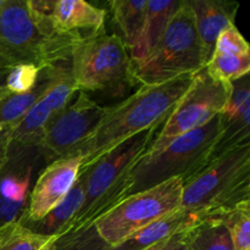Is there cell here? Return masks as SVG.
Listing matches in <instances>:
<instances>
[{
    "label": "cell",
    "instance_id": "cell-1",
    "mask_svg": "<svg viewBox=\"0 0 250 250\" xmlns=\"http://www.w3.org/2000/svg\"><path fill=\"white\" fill-rule=\"evenodd\" d=\"M82 33L56 31L43 1L4 0L0 6V59L6 67L38 68L70 62Z\"/></svg>",
    "mask_w": 250,
    "mask_h": 250
},
{
    "label": "cell",
    "instance_id": "cell-2",
    "mask_svg": "<svg viewBox=\"0 0 250 250\" xmlns=\"http://www.w3.org/2000/svg\"><path fill=\"white\" fill-rule=\"evenodd\" d=\"M193 76H180L164 83L141 85L131 97L107 106L104 119L81 148V168L89 167L104 154L136 134L161 126L190 87Z\"/></svg>",
    "mask_w": 250,
    "mask_h": 250
},
{
    "label": "cell",
    "instance_id": "cell-3",
    "mask_svg": "<svg viewBox=\"0 0 250 250\" xmlns=\"http://www.w3.org/2000/svg\"><path fill=\"white\" fill-rule=\"evenodd\" d=\"M160 127H151L122 142L84 168L87 171L84 200L68 229L93 224L124 199L132 168L146 154Z\"/></svg>",
    "mask_w": 250,
    "mask_h": 250
},
{
    "label": "cell",
    "instance_id": "cell-4",
    "mask_svg": "<svg viewBox=\"0 0 250 250\" xmlns=\"http://www.w3.org/2000/svg\"><path fill=\"white\" fill-rule=\"evenodd\" d=\"M219 131L217 115L204 126L175 138L155 155L142 156L129 173L125 198L173 178H181L183 185L192 180L209 164Z\"/></svg>",
    "mask_w": 250,
    "mask_h": 250
},
{
    "label": "cell",
    "instance_id": "cell-5",
    "mask_svg": "<svg viewBox=\"0 0 250 250\" xmlns=\"http://www.w3.org/2000/svg\"><path fill=\"white\" fill-rule=\"evenodd\" d=\"M207 62L192 7L188 0H182L153 51L141 62L132 63V75L136 84H158L195 75Z\"/></svg>",
    "mask_w": 250,
    "mask_h": 250
},
{
    "label": "cell",
    "instance_id": "cell-6",
    "mask_svg": "<svg viewBox=\"0 0 250 250\" xmlns=\"http://www.w3.org/2000/svg\"><path fill=\"white\" fill-rule=\"evenodd\" d=\"M71 76L81 92L122 94L136 84L128 49L121 37L105 29L90 32L78 39L70 60Z\"/></svg>",
    "mask_w": 250,
    "mask_h": 250
},
{
    "label": "cell",
    "instance_id": "cell-7",
    "mask_svg": "<svg viewBox=\"0 0 250 250\" xmlns=\"http://www.w3.org/2000/svg\"><path fill=\"white\" fill-rule=\"evenodd\" d=\"M250 202V144L210 161L183 185L182 209L204 214Z\"/></svg>",
    "mask_w": 250,
    "mask_h": 250
},
{
    "label": "cell",
    "instance_id": "cell-8",
    "mask_svg": "<svg viewBox=\"0 0 250 250\" xmlns=\"http://www.w3.org/2000/svg\"><path fill=\"white\" fill-rule=\"evenodd\" d=\"M182 193L183 181L173 178L125 198L93 224L100 237L114 247L156 220L180 210Z\"/></svg>",
    "mask_w": 250,
    "mask_h": 250
},
{
    "label": "cell",
    "instance_id": "cell-9",
    "mask_svg": "<svg viewBox=\"0 0 250 250\" xmlns=\"http://www.w3.org/2000/svg\"><path fill=\"white\" fill-rule=\"evenodd\" d=\"M232 83L220 82L202 68L193 76L190 87L160 127L144 156L158 154L177 137L204 126L226 106Z\"/></svg>",
    "mask_w": 250,
    "mask_h": 250
},
{
    "label": "cell",
    "instance_id": "cell-10",
    "mask_svg": "<svg viewBox=\"0 0 250 250\" xmlns=\"http://www.w3.org/2000/svg\"><path fill=\"white\" fill-rule=\"evenodd\" d=\"M78 92L77 98H73L44 129L39 148L48 164L80 155L82 146L94 133L107 112V106L99 105L87 93Z\"/></svg>",
    "mask_w": 250,
    "mask_h": 250
},
{
    "label": "cell",
    "instance_id": "cell-11",
    "mask_svg": "<svg viewBox=\"0 0 250 250\" xmlns=\"http://www.w3.org/2000/svg\"><path fill=\"white\" fill-rule=\"evenodd\" d=\"M42 160L46 159L39 146L10 141L6 161L0 170V226L19 221L24 214L32 178Z\"/></svg>",
    "mask_w": 250,
    "mask_h": 250
},
{
    "label": "cell",
    "instance_id": "cell-12",
    "mask_svg": "<svg viewBox=\"0 0 250 250\" xmlns=\"http://www.w3.org/2000/svg\"><path fill=\"white\" fill-rule=\"evenodd\" d=\"M81 167V155L58 159L44 166L32 187L26 211L19 221H38L58 207L77 180Z\"/></svg>",
    "mask_w": 250,
    "mask_h": 250
},
{
    "label": "cell",
    "instance_id": "cell-13",
    "mask_svg": "<svg viewBox=\"0 0 250 250\" xmlns=\"http://www.w3.org/2000/svg\"><path fill=\"white\" fill-rule=\"evenodd\" d=\"M77 90L71 76V68L67 66L55 84L16 126L10 129L11 141L39 146L45 127L70 104Z\"/></svg>",
    "mask_w": 250,
    "mask_h": 250
},
{
    "label": "cell",
    "instance_id": "cell-14",
    "mask_svg": "<svg viewBox=\"0 0 250 250\" xmlns=\"http://www.w3.org/2000/svg\"><path fill=\"white\" fill-rule=\"evenodd\" d=\"M219 137L212 148L210 161L232 149L250 144L249 75L232 82L229 102L219 114Z\"/></svg>",
    "mask_w": 250,
    "mask_h": 250
},
{
    "label": "cell",
    "instance_id": "cell-15",
    "mask_svg": "<svg viewBox=\"0 0 250 250\" xmlns=\"http://www.w3.org/2000/svg\"><path fill=\"white\" fill-rule=\"evenodd\" d=\"M54 28L63 34L81 33V29L99 32L105 29V10L83 0L43 1Z\"/></svg>",
    "mask_w": 250,
    "mask_h": 250
},
{
    "label": "cell",
    "instance_id": "cell-16",
    "mask_svg": "<svg viewBox=\"0 0 250 250\" xmlns=\"http://www.w3.org/2000/svg\"><path fill=\"white\" fill-rule=\"evenodd\" d=\"M188 2L192 7L195 28L209 61L220 33L234 24L239 4L222 0H188Z\"/></svg>",
    "mask_w": 250,
    "mask_h": 250
},
{
    "label": "cell",
    "instance_id": "cell-17",
    "mask_svg": "<svg viewBox=\"0 0 250 250\" xmlns=\"http://www.w3.org/2000/svg\"><path fill=\"white\" fill-rule=\"evenodd\" d=\"M67 63V62H66ZM68 65L48 66L39 71L36 84L22 94H10L2 90L0 94V126L2 129H11L24 117V115L45 95L55 84Z\"/></svg>",
    "mask_w": 250,
    "mask_h": 250
},
{
    "label": "cell",
    "instance_id": "cell-18",
    "mask_svg": "<svg viewBox=\"0 0 250 250\" xmlns=\"http://www.w3.org/2000/svg\"><path fill=\"white\" fill-rule=\"evenodd\" d=\"M205 215L207 214L204 212L190 211L181 208L177 211L171 212L154 221L153 224L143 227L125 241L111 247L110 250H146L153 247L154 244L170 238L173 234L193 226Z\"/></svg>",
    "mask_w": 250,
    "mask_h": 250
},
{
    "label": "cell",
    "instance_id": "cell-19",
    "mask_svg": "<svg viewBox=\"0 0 250 250\" xmlns=\"http://www.w3.org/2000/svg\"><path fill=\"white\" fill-rule=\"evenodd\" d=\"M87 171L81 168L77 180L62 202L38 221L21 222L27 229L43 236H60L68 229V226L80 211L84 200Z\"/></svg>",
    "mask_w": 250,
    "mask_h": 250
},
{
    "label": "cell",
    "instance_id": "cell-20",
    "mask_svg": "<svg viewBox=\"0 0 250 250\" xmlns=\"http://www.w3.org/2000/svg\"><path fill=\"white\" fill-rule=\"evenodd\" d=\"M181 4H182V0H170V1L148 0L146 1V19H144L141 38L136 48L129 53L132 63L141 62L153 51V49L163 37L168 22Z\"/></svg>",
    "mask_w": 250,
    "mask_h": 250
},
{
    "label": "cell",
    "instance_id": "cell-21",
    "mask_svg": "<svg viewBox=\"0 0 250 250\" xmlns=\"http://www.w3.org/2000/svg\"><path fill=\"white\" fill-rule=\"evenodd\" d=\"M190 250H236L226 225L211 212L185 229Z\"/></svg>",
    "mask_w": 250,
    "mask_h": 250
},
{
    "label": "cell",
    "instance_id": "cell-22",
    "mask_svg": "<svg viewBox=\"0 0 250 250\" xmlns=\"http://www.w3.org/2000/svg\"><path fill=\"white\" fill-rule=\"evenodd\" d=\"M148 0H111L107 2L122 41L131 53L138 44L143 29Z\"/></svg>",
    "mask_w": 250,
    "mask_h": 250
},
{
    "label": "cell",
    "instance_id": "cell-23",
    "mask_svg": "<svg viewBox=\"0 0 250 250\" xmlns=\"http://www.w3.org/2000/svg\"><path fill=\"white\" fill-rule=\"evenodd\" d=\"M59 236H43L20 221L0 226V250H48Z\"/></svg>",
    "mask_w": 250,
    "mask_h": 250
},
{
    "label": "cell",
    "instance_id": "cell-24",
    "mask_svg": "<svg viewBox=\"0 0 250 250\" xmlns=\"http://www.w3.org/2000/svg\"><path fill=\"white\" fill-rule=\"evenodd\" d=\"M210 77L225 83H232L249 75L250 55L212 53L205 65Z\"/></svg>",
    "mask_w": 250,
    "mask_h": 250
},
{
    "label": "cell",
    "instance_id": "cell-25",
    "mask_svg": "<svg viewBox=\"0 0 250 250\" xmlns=\"http://www.w3.org/2000/svg\"><path fill=\"white\" fill-rule=\"evenodd\" d=\"M231 234L236 250H250V202H244L231 209L215 211Z\"/></svg>",
    "mask_w": 250,
    "mask_h": 250
},
{
    "label": "cell",
    "instance_id": "cell-26",
    "mask_svg": "<svg viewBox=\"0 0 250 250\" xmlns=\"http://www.w3.org/2000/svg\"><path fill=\"white\" fill-rule=\"evenodd\" d=\"M111 247L100 237L94 224L72 229L60 234L48 250H110Z\"/></svg>",
    "mask_w": 250,
    "mask_h": 250
},
{
    "label": "cell",
    "instance_id": "cell-27",
    "mask_svg": "<svg viewBox=\"0 0 250 250\" xmlns=\"http://www.w3.org/2000/svg\"><path fill=\"white\" fill-rule=\"evenodd\" d=\"M39 71L34 65H16L7 70L4 89L10 94H22L36 84Z\"/></svg>",
    "mask_w": 250,
    "mask_h": 250
},
{
    "label": "cell",
    "instance_id": "cell-28",
    "mask_svg": "<svg viewBox=\"0 0 250 250\" xmlns=\"http://www.w3.org/2000/svg\"><path fill=\"white\" fill-rule=\"evenodd\" d=\"M212 53L250 55V46L243 34L237 29L234 24H231L220 33Z\"/></svg>",
    "mask_w": 250,
    "mask_h": 250
},
{
    "label": "cell",
    "instance_id": "cell-29",
    "mask_svg": "<svg viewBox=\"0 0 250 250\" xmlns=\"http://www.w3.org/2000/svg\"><path fill=\"white\" fill-rule=\"evenodd\" d=\"M163 250H190L187 241H186L185 231H181L171 236Z\"/></svg>",
    "mask_w": 250,
    "mask_h": 250
},
{
    "label": "cell",
    "instance_id": "cell-30",
    "mask_svg": "<svg viewBox=\"0 0 250 250\" xmlns=\"http://www.w3.org/2000/svg\"><path fill=\"white\" fill-rule=\"evenodd\" d=\"M11 138H10V129H4L0 132V170L4 166L7 156V149Z\"/></svg>",
    "mask_w": 250,
    "mask_h": 250
},
{
    "label": "cell",
    "instance_id": "cell-31",
    "mask_svg": "<svg viewBox=\"0 0 250 250\" xmlns=\"http://www.w3.org/2000/svg\"><path fill=\"white\" fill-rule=\"evenodd\" d=\"M9 68H4V70L0 71V94L4 90V85H5V77H6V73Z\"/></svg>",
    "mask_w": 250,
    "mask_h": 250
},
{
    "label": "cell",
    "instance_id": "cell-32",
    "mask_svg": "<svg viewBox=\"0 0 250 250\" xmlns=\"http://www.w3.org/2000/svg\"><path fill=\"white\" fill-rule=\"evenodd\" d=\"M167 241H168V238L167 239H164V241H161V242H159V243L154 244L153 247H150V248H148V249H146V250H163V248H164V247H165L166 242H167Z\"/></svg>",
    "mask_w": 250,
    "mask_h": 250
},
{
    "label": "cell",
    "instance_id": "cell-33",
    "mask_svg": "<svg viewBox=\"0 0 250 250\" xmlns=\"http://www.w3.org/2000/svg\"><path fill=\"white\" fill-rule=\"evenodd\" d=\"M4 68H9V67H6V66H5V63L1 61V59H0V71L4 70Z\"/></svg>",
    "mask_w": 250,
    "mask_h": 250
},
{
    "label": "cell",
    "instance_id": "cell-34",
    "mask_svg": "<svg viewBox=\"0 0 250 250\" xmlns=\"http://www.w3.org/2000/svg\"><path fill=\"white\" fill-rule=\"evenodd\" d=\"M2 2H4V0H0V6H1V5H2Z\"/></svg>",
    "mask_w": 250,
    "mask_h": 250
},
{
    "label": "cell",
    "instance_id": "cell-35",
    "mask_svg": "<svg viewBox=\"0 0 250 250\" xmlns=\"http://www.w3.org/2000/svg\"><path fill=\"white\" fill-rule=\"evenodd\" d=\"M1 131H4V129H2V127L0 126V132H1Z\"/></svg>",
    "mask_w": 250,
    "mask_h": 250
}]
</instances>
